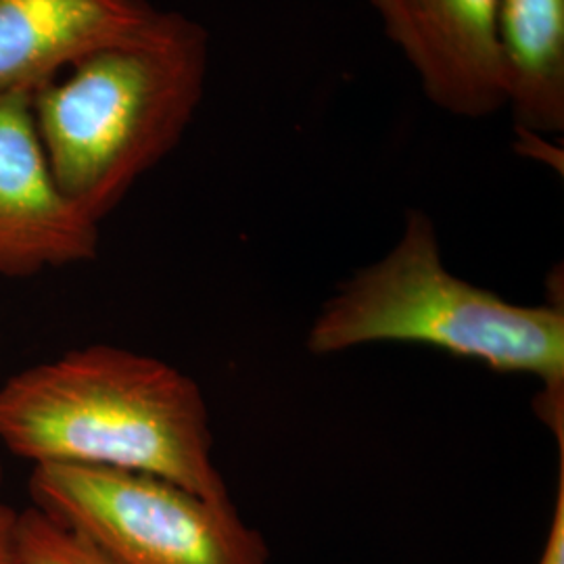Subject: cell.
Wrapping results in <instances>:
<instances>
[{"instance_id": "cell-1", "label": "cell", "mask_w": 564, "mask_h": 564, "mask_svg": "<svg viewBox=\"0 0 564 564\" xmlns=\"http://www.w3.org/2000/svg\"><path fill=\"white\" fill-rule=\"evenodd\" d=\"M0 444L41 464L142 473L228 500L202 387L176 366L88 345L0 384Z\"/></svg>"}, {"instance_id": "cell-2", "label": "cell", "mask_w": 564, "mask_h": 564, "mask_svg": "<svg viewBox=\"0 0 564 564\" xmlns=\"http://www.w3.org/2000/svg\"><path fill=\"white\" fill-rule=\"evenodd\" d=\"M209 53L199 21L162 11L141 36L76 61L63 80L34 90L51 172L93 223L178 147L205 95Z\"/></svg>"}, {"instance_id": "cell-3", "label": "cell", "mask_w": 564, "mask_h": 564, "mask_svg": "<svg viewBox=\"0 0 564 564\" xmlns=\"http://www.w3.org/2000/svg\"><path fill=\"white\" fill-rule=\"evenodd\" d=\"M370 343H423L496 372L531 375L563 395V305H519L452 274L424 212H408L395 245L323 303L305 347L314 356Z\"/></svg>"}, {"instance_id": "cell-4", "label": "cell", "mask_w": 564, "mask_h": 564, "mask_svg": "<svg viewBox=\"0 0 564 564\" xmlns=\"http://www.w3.org/2000/svg\"><path fill=\"white\" fill-rule=\"evenodd\" d=\"M30 494L116 564H272L262 533L230 498L207 500L153 475L41 464Z\"/></svg>"}, {"instance_id": "cell-5", "label": "cell", "mask_w": 564, "mask_h": 564, "mask_svg": "<svg viewBox=\"0 0 564 564\" xmlns=\"http://www.w3.org/2000/svg\"><path fill=\"white\" fill-rule=\"evenodd\" d=\"M426 99L463 120L506 107L498 0H368Z\"/></svg>"}, {"instance_id": "cell-6", "label": "cell", "mask_w": 564, "mask_h": 564, "mask_svg": "<svg viewBox=\"0 0 564 564\" xmlns=\"http://www.w3.org/2000/svg\"><path fill=\"white\" fill-rule=\"evenodd\" d=\"M34 90L0 95V276L88 262L99 224L61 193L32 111Z\"/></svg>"}, {"instance_id": "cell-7", "label": "cell", "mask_w": 564, "mask_h": 564, "mask_svg": "<svg viewBox=\"0 0 564 564\" xmlns=\"http://www.w3.org/2000/svg\"><path fill=\"white\" fill-rule=\"evenodd\" d=\"M149 0H0V95L36 90L160 18Z\"/></svg>"}, {"instance_id": "cell-8", "label": "cell", "mask_w": 564, "mask_h": 564, "mask_svg": "<svg viewBox=\"0 0 564 564\" xmlns=\"http://www.w3.org/2000/svg\"><path fill=\"white\" fill-rule=\"evenodd\" d=\"M506 107L533 141L564 132V0H498Z\"/></svg>"}, {"instance_id": "cell-9", "label": "cell", "mask_w": 564, "mask_h": 564, "mask_svg": "<svg viewBox=\"0 0 564 564\" xmlns=\"http://www.w3.org/2000/svg\"><path fill=\"white\" fill-rule=\"evenodd\" d=\"M18 564H116L72 527L32 506L20 512Z\"/></svg>"}, {"instance_id": "cell-10", "label": "cell", "mask_w": 564, "mask_h": 564, "mask_svg": "<svg viewBox=\"0 0 564 564\" xmlns=\"http://www.w3.org/2000/svg\"><path fill=\"white\" fill-rule=\"evenodd\" d=\"M538 564H564V460L561 458L558 491L552 510V521L545 535L544 550Z\"/></svg>"}, {"instance_id": "cell-11", "label": "cell", "mask_w": 564, "mask_h": 564, "mask_svg": "<svg viewBox=\"0 0 564 564\" xmlns=\"http://www.w3.org/2000/svg\"><path fill=\"white\" fill-rule=\"evenodd\" d=\"M4 481V470L0 463V489ZM18 524L20 512L0 500V564H18Z\"/></svg>"}]
</instances>
